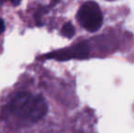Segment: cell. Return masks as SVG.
<instances>
[{"label":"cell","mask_w":134,"mask_h":133,"mask_svg":"<svg viewBox=\"0 0 134 133\" xmlns=\"http://www.w3.org/2000/svg\"><path fill=\"white\" fill-rule=\"evenodd\" d=\"M10 111L20 119L36 122L48 113V105L40 95L27 92L18 93L9 104Z\"/></svg>","instance_id":"1"},{"label":"cell","mask_w":134,"mask_h":133,"mask_svg":"<svg viewBox=\"0 0 134 133\" xmlns=\"http://www.w3.org/2000/svg\"><path fill=\"white\" fill-rule=\"evenodd\" d=\"M9 1H10L14 5H19V4H20L21 0H9Z\"/></svg>","instance_id":"6"},{"label":"cell","mask_w":134,"mask_h":133,"mask_svg":"<svg viewBox=\"0 0 134 133\" xmlns=\"http://www.w3.org/2000/svg\"><path fill=\"white\" fill-rule=\"evenodd\" d=\"M90 48L85 42L77 44L69 48L57 50V51L48 53L46 56L48 59H53L57 60H69L71 59H85L88 57Z\"/></svg>","instance_id":"3"},{"label":"cell","mask_w":134,"mask_h":133,"mask_svg":"<svg viewBox=\"0 0 134 133\" xmlns=\"http://www.w3.org/2000/svg\"><path fill=\"white\" fill-rule=\"evenodd\" d=\"M60 2V0H52V2H51V5H57L58 3H59Z\"/></svg>","instance_id":"7"},{"label":"cell","mask_w":134,"mask_h":133,"mask_svg":"<svg viewBox=\"0 0 134 133\" xmlns=\"http://www.w3.org/2000/svg\"><path fill=\"white\" fill-rule=\"evenodd\" d=\"M61 34L65 37L71 38L75 34V28L71 23H66L61 28Z\"/></svg>","instance_id":"4"},{"label":"cell","mask_w":134,"mask_h":133,"mask_svg":"<svg viewBox=\"0 0 134 133\" xmlns=\"http://www.w3.org/2000/svg\"><path fill=\"white\" fill-rule=\"evenodd\" d=\"M77 18L80 25L90 32L99 30L103 22L100 8L93 1H88L83 4L79 10Z\"/></svg>","instance_id":"2"},{"label":"cell","mask_w":134,"mask_h":133,"mask_svg":"<svg viewBox=\"0 0 134 133\" xmlns=\"http://www.w3.org/2000/svg\"><path fill=\"white\" fill-rule=\"evenodd\" d=\"M4 30H5V23H4L3 19L0 18V34L3 33Z\"/></svg>","instance_id":"5"},{"label":"cell","mask_w":134,"mask_h":133,"mask_svg":"<svg viewBox=\"0 0 134 133\" xmlns=\"http://www.w3.org/2000/svg\"><path fill=\"white\" fill-rule=\"evenodd\" d=\"M80 133H83V132H80Z\"/></svg>","instance_id":"8"}]
</instances>
